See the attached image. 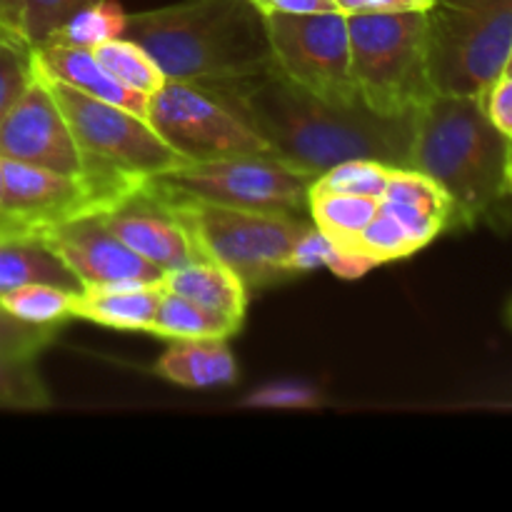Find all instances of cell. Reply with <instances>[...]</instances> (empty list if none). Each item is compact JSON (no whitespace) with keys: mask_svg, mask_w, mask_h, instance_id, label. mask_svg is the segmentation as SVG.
<instances>
[{"mask_svg":"<svg viewBox=\"0 0 512 512\" xmlns=\"http://www.w3.org/2000/svg\"><path fill=\"white\" fill-rule=\"evenodd\" d=\"M20 3L23 0H0V20L20 28Z\"/></svg>","mask_w":512,"mask_h":512,"instance_id":"obj_36","label":"cell"},{"mask_svg":"<svg viewBox=\"0 0 512 512\" xmlns=\"http://www.w3.org/2000/svg\"><path fill=\"white\" fill-rule=\"evenodd\" d=\"M155 375L183 388H220L238 380V363L223 338L170 340L155 363Z\"/></svg>","mask_w":512,"mask_h":512,"instance_id":"obj_17","label":"cell"},{"mask_svg":"<svg viewBox=\"0 0 512 512\" xmlns=\"http://www.w3.org/2000/svg\"><path fill=\"white\" fill-rule=\"evenodd\" d=\"M0 160L80 178L88 175L83 150L38 68L23 95L0 120Z\"/></svg>","mask_w":512,"mask_h":512,"instance_id":"obj_13","label":"cell"},{"mask_svg":"<svg viewBox=\"0 0 512 512\" xmlns=\"http://www.w3.org/2000/svg\"><path fill=\"white\" fill-rule=\"evenodd\" d=\"M100 215L130 250L163 273L208 258L178 200L150 178L125 190Z\"/></svg>","mask_w":512,"mask_h":512,"instance_id":"obj_12","label":"cell"},{"mask_svg":"<svg viewBox=\"0 0 512 512\" xmlns=\"http://www.w3.org/2000/svg\"><path fill=\"white\" fill-rule=\"evenodd\" d=\"M40 240L58 255L60 263L78 278L83 288L150 285L163 280V270L130 250L105 225L100 210L75 215L45 230Z\"/></svg>","mask_w":512,"mask_h":512,"instance_id":"obj_14","label":"cell"},{"mask_svg":"<svg viewBox=\"0 0 512 512\" xmlns=\"http://www.w3.org/2000/svg\"><path fill=\"white\" fill-rule=\"evenodd\" d=\"M170 195L183 208L203 253L228 265L248 293L293 278L288 270L290 250L313 220H303L295 213L233 208Z\"/></svg>","mask_w":512,"mask_h":512,"instance_id":"obj_7","label":"cell"},{"mask_svg":"<svg viewBox=\"0 0 512 512\" xmlns=\"http://www.w3.org/2000/svg\"><path fill=\"white\" fill-rule=\"evenodd\" d=\"M163 285H105V288H83L73 293L70 318L88 320L130 333H145L158 310Z\"/></svg>","mask_w":512,"mask_h":512,"instance_id":"obj_16","label":"cell"},{"mask_svg":"<svg viewBox=\"0 0 512 512\" xmlns=\"http://www.w3.org/2000/svg\"><path fill=\"white\" fill-rule=\"evenodd\" d=\"M48 385L35 370V360L0 355V410H48Z\"/></svg>","mask_w":512,"mask_h":512,"instance_id":"obj_27","label":"cell"},{"mask_svg":"<svg viewBox=\"0 0 512 512\" xmlns=\"http://www.w3.org/2000/svg\"><path fill=\"white\" fill-rule=\"evenodd\" d=\"M378 265H380L378 260L370 258V255L340 248L328 270H330V273L338 275V278H343V280H355V278H363L365 273H370V270L378 268Z\"/></svg>","mask_w":512,"mask_h":512,"instance_id":"obj_35","label":"cell"},{"mask_svg":"<svg viewBox=\"0 0 512 512\" xmlns=\"http://www.w3.org/2000/svg\"><path fill=\"white\" fill-rule=\"evenodd\" d=\"M503 73H510L512 75V53H510V58H508V65H505V70Z\"/></svg>","mask_w":512,"mask_h":512,"instance_id":"obj_40","label":"cell"},{"mask_svg":"<svg viewBox=\"0 0 512 512\" xmlns=\"http://www.w3.org/2000/svg\"><path fill=\"white\" fill-rule=\"evenodd\" d=\"M393 168L395 165L370 158L343 160V163L333 165L325 173L315 175L310 190L313 193H345L365 195V198H383Z\"/></svg>","mask_w":512,"mask_h":512,"instance_id":"obj_26","label":"cell"},{"mask_svg":"<svg viewBox=\"0 0 512 512\" xmlns=\"http://www.w3.org/2000/svg\"><path fill=\"white\" fill-rule=\"evenodd\" d=\"M238 320L225 318L213 310L195 305L180 295L163 290L158 310L150 320L145 333L163 340H185V338H223L230 340L240 330Z\"/></svg>","mask_w":512,"mask_h":512,"instance_id":"obj_20","label":"cell"},{"mask_svg":"<svg viewBox=\"0 0 512 512\" xmlns=\"http://www.w3.org/2000/svg\"><path fill=\"white\" fill-rule=\"evenodd\" d=\"M508 185H510V195H512V155H510V165H508Z\"/></svg>","mask_w":512,"mask_h":512,"instance_id":"obj_39","label":"cell"},{"mask_svg":"<svg viewBox=\"0 0 512 512\" xmlns=\"http://www.w3.org/2000/svg\"><path fill=\"white\" fill-rule=\"evenodd\" d=\"M485 115L490 123L512 143V75L500 73L480 95Z\"/></svg>","mask_w":512,"mask_h":512,"instance_id":"obj_33","label":"cell"},{"mask_svg":"<svg viewBox=\"0 0 512 512\" xmlns=\"http://www.w3.org/2000/svg\"><path fill=\"white\" fill-rule=\"evenodd\" d=\"M3 180L0 238H40L75 215L113 203V195L93 180L15 160H3Z\"/></svg>","mask_w":512,"mask_h":512,"instance_id":"obj_11","label":"cell"},{"mask_svg":"<svg viewBox=\"0 0 512 512\" xmlns=\"http://www.w3.org/2000/svg\"><path fill=\"white\" fill-rule=\"evenodd\" d=\"M273 65L325 103H363L353 75L348 15L343 10L308 15H263Z\"/></svg>","mask_w":512,"mask_h":512,"instance_id":"obj_9","label":"cell"},{"mask_svg":"<svg viewBox=\"0 0 512 512\" xmlns=\"http://www.w3.org/2000/svg\"><path fill=\"white\" fill-rule=\"evenodd\" d=\"M323 403V395L315 388L303 383H293V380H285V383H270L265 388L253 390L248 398L243 400V405L248 408H268V410H310L318 408Z\"/></svg>","mask_w":512,"mask_h":512,"instance_id":"obj_31","label":"cell"},{"mask_svg":"<svg viewBox=\"0 0 512 512\" xmlns=\"http://www.w3.org/2000/svg\"><path fill=\"white\" fill-rule=\"evenodd\" d=\"M38 73L43 75L50 93L58 100L65 120L83 150L85 163H88L85 178L108 190L113 198L153 175L188 163L185 155H180L173 145H168L155 133L148 120L113 103L90 98V95L55 80L53 75L43 73L40 68Z\"/></svg>","mask_w":512,"mask_h":512,"instance_id":"obj_5","label":"cell"},{"mask_svg":"<svg viewBox=\"0 0 512 512\" xmlns=\"http://www.w3.org/2000/svg\"><path fill=\"white\" fill-rule=\"evenodd\" d=\"M438 93L483 95L512 53V0H433L425 10Z\"/></svg>","mask_w":512,"mask_h":512,"instance_id":"obj_6","label":"cell"},{"mask_svg":"<svg viewBox=\"0 0 512 512\" xmlns=\"http://www.w3.org/2000/svg\"><path fill=\"white\" fill-rule=\"evenodd\" d=\"M160 285L168 293L193 300L195 305H203V308L238 320V323H243L245 310H248L250 293L243 280L228 265L213 258L195 260L183 268L168 270V273H163Z\"/></svg>","mask_w":512,"mask_h":512,"instance_id":"obj_18","label":"cell"},{"mask_svg":"<svg viewBox=\"0 0 512 512\" xmlns=\"http://www.w3.org/2000/svg\"><path fill=\"white\" fill-rule=\"evenodd\" d=\"M148 123L188 160L275 155L233 110L193 83L165 80L163 88L150 95Z\"/></svg>","mask_w":512,"mask_h":512,"instance_id":"obj_10","label":"cell"},{"mask_svg":"<svg viewBox=\"0 0 512 512\" xmlns=\"http://www.w3.org/2000/svg\"><path fill=\"white\" fill-rule=\"evenodd\" d=\"M505 323H508L512 328V300L508 303V308H505Z\"/></svg>","mask_w":512,"mask_h":512,"instance_id":"obj_37","label":"cell"},{"mask_svg":"<svg viewBox=\"0 0 512 512\" xmlns=\"http://www.w3.org/2000/svg\"><path fill=\"white\" fill-rule=\"evenodd\" d=\"M263 15H308V13H333L340 10L335 0H250Z\"/></svg>","mask_w":512,"mask_h":512,"instance_id":"obj_34","label":"cell"},{"mask_svg":"<svg viewBox=\"0 0 512 512\" xmlns=\"http://www.w3.org/2000/svg\"><path fill=\"white\" fill-rule=\"evenodd\" d=\"M512 143L490 123L478 95L435 93L415 115L408 168L445 188L458 213V228H470L510 195Z\"/></svg>","mask_w":512,"mask_h":512,"instance_id":"obj_3","label":"cell"},{"mask_svg":"<svg viewBox=\"0 0 512 512\" xmlns=\"http://www.w3.org/2000/svg\"><path fill=\"white\" fill-rule=\"evenodd\" d=\"M88 0H23L20 3V30L33 48L48 43L60 28L78 13Z\"/></svg>","mask_w":512,"mask_h":512,"instance_id":"obj_29","label":"cell"},{"mask_svg":"<svg viewBox=\"0 0 512 512\" xmlns=\"http://www.w3.org/2000/svg\"><path fill=\"white\" fill-rule=\"evenodd\" d=\"M88 3H95V0H88Z\"/></svg>","mask_w":512,"mask_h":512,"instance_id":"obj_41","label":"cell"},{"mask_svg":"<svg viewBox=\"0 0 512 512\" xmlns=\"http://www.w3.org/2000/svg\"><path fill=\"white\" fill-rule=\"evenodd\" d=\"M93 55L120 85L148 95V98L158 93L168 80L163 70L158 68V63L138 43L128 38L108 40V43L93 48Z\"/></svg>","mask_w":512,"mask_h":512,"instance_id":"obj_22","label":"cell"},{"mask_svg":"<svg viewBox=\"0 0 512 512\" xmlns=\"http://www.w3.org/2000/svg\"><path fill=\"white\" fill-rule=\"evenodd\" d=\"M3 185H5V180H3V160H0V205H3Z\"/></svg>","mask_w":512,"mask_h":512,"instance_id":"obj_38","label":"cell"},{"mask_svg":"<svg viewBox=\"0 0 512 512\" xmlns=\"http://www.w3.org/2000/svg\"><path fill=\"white\" fill-rule=\"evenodd\" d=\"M150 180L168 193L203 203L298 215L308 213V193L315 175L278 155H228L188 160Z\"/></svg>","mask_w":512,"mask_h":512,"instance_id":"obj_8","label":"cell"},{"mask_svg":"<svg viewBox=\"0 0 512 512\" xmlns=\"http://www.w3.org/2000/svg\"><path fill=\"white\" fill-rule=\"evenodd\" d=\"M58 335L53 325H30L0 308V355L35 360Z\"/></svg>","mask_w":512,"mask_h":512,"instance_id":"obj_30","label":"cell"},{"mask_svg":"<svg viewBox=\"0 0 512 512\" xmlns=\"http://www.w3.org/2000/svg\"><path fill=\"white\" fill-rule=\"evenodd\" d=\"M198 88L208 90L225 108L233 110L278 158L310 175H320L353 158L405 168L410 163L418 113L383 118L363 103L350 108L325 103L290 83L275 65Z\"/></svg>","mask_w":512,"mask_h":512,"instance_id":"obj_1","label":"cell"},{"mask_svg":"<svg viewBox=\"0 0 512 512\" xmlns=\"http://www.w3.org/2000/svg\"><path fill=\"white\" fill-rule=\"evenodd\" d=\"M348 33L358 95L373 113L413 115L438 93L430 78L425 10L350 13Z\"/></svg>","mask_w":512,"mask_h":512,"instance_id":"obj_4","label":"cell"},{"mask_svg":"<svg viewBox=\"0 0 512 512\" xmlns=\"http://www.w3.org/2000/svg\"><path fill=\"white\" fill-rule=\"evenodd\" d=\"M123 38L180 83L205 85L273 68L263 13L250 0H180L130 13Z\"/></svg>","mask_w":512,"mask_h":512,"instance_id":"obj_2","label":"cell"},{"mask_svg":"<svg viewBox=\"0 0 512 512\" xmlns=\"http://www.w3.org/2000/svg\"><path fill=\"white\" fill-rule=\"evenodd\" d=\"M125 23H128V13L123 10V5L115 3V0H95V3L83 5L78 13L70 15L68 23L50 40L93 50L108 40L123 38Z\"/></svg>","mask_w":512,"mask_h":512,"instance_id":"obj_23","label":"cell"},{"mask_svg":"<svg viewBox=\"0 0 512 512\" xmlns=\"http://www.w3.org/2000/svg\"><path fill=\"white\" fill-rule=\"evenodd\" d=\"M35 73V48L18 25L0 20V120L23 95Z\"/></svg>","mask_w":512,"mask_h":512,"instance_id":"obj_25","label":"cell"},{"mask_svg":"<svg viewBox=\"0 0 512 512\" xmlns=\"http://www.w3.org/2000/svg\"><path fill=\"white\" fill-rule=\"evenodd\" d=\"M28 283L83 290L73 273L40 238H0V295Z\"/></svg>","mask_w":512,"mask_h":512,"instance_id":"obj_19","label":"cell"},{"mask_svg":"<svg viewBox=\"0 0 512 512\" xmlns=\"http://www.w3.org/2000/svg\"><path fill=\"white\" fill-rule=\"evenodd\" d=\"M345 250H355V253L370 255V258L378 260L380 265L390 263V260L408 258V255L418 253L413 240L408 238V233L403 230V225L393 218L390 213L378 208L375 218L360 230L353 238V243Z\"/></svg>","mask_w":512,"mask_h":512,"instance_id":"obj_28","label":"cell"},{"mask_svg":"<svg viewBox=\"0 0 512 512\" xmlns=\"http://www.w3.org/2000/svg\"><path fill=\"white\" fill-rule=\"evenodd\" d=\"M73 293L75 290L60 288L53 283H28L0 295V308L23 323L60 328L65 320H70Z\"/></svg>","mask_w":512,"mask_h":512,"instance_id":"obj_24","label":"cell"},{"mask_svg":"<svg viewBox=\"0 0 512 512\" xmlns=\"http://www.w3.org/2000/svg\"><path fill=\"white\" fill-rule=\"evenodd\" d=\"M380 198L345 193H308V213L313 225H318L330 240L348 248L355 235L375 218Z\"/></svg>","mask_w":512,"mask_h":512,"instance_id":"obj_21","label":"cell"},{"mask_svg":"<svg viewBox=\"0 0 512 512\" xmlns=\"http://www.w3.org/2000/svg\"><path fill=\"white\" fill-rule=\"evenodd\" d=\"M35 63H38V68L43 70V73L53 75L60 83L70 85V88L80 90V93L90 95V98L105 100V103H113L118 105V108L130 110V113H135L138 118L148 120V95L135 93V90L120 85L118 80L98 63L93 50L48 40V43L35 48Z\"/></svg>","mask_w":512,"mask_h":512,"instance_id":"obj_15","label":"cell"},{"mask_svg":"<svg viewBox=\"0 0 512 512\" xmlns=\"http://www.w3.org/2000/svg\"><path fill=\"white\" fill-rule=\"evenodd\" d=\"M340 245L335 240H330L318 225L310 223L308 230L298 238V243L293 245L288 258V270L295 275L310 273V270L318 268H330V263L338 255Z\"/></svg>","mask_w":512,"mask_h":512,"instance_id":"obj_32","label":"cell"}]
</instances>
